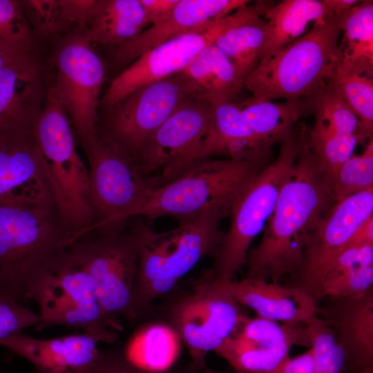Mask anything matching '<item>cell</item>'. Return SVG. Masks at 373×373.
<instances>
[{"label": "cell", "mask_w": 373, "mask_h": 373, "mask_svg": "<svg viewBox=\"0 0 373 373\" xmlns=\"http://www.w3.org/2000/svg\"><path fill=\"white\" fill-rule=\"evenodd\" d=\"M373 216V189L337 201L312 231L305 247L294 287L320 300L323 274L331 260L350 242L361 226Z\"/></svg>", "instance_id": "2e32d148"}, {"label": "cell", "mask_w": 373, "mask_h": 373, "mask_svg": "<svg viewBox=\"0 0 373 373\" xmlns=\"http://www.w3.org/2000/svg\"><path fill=\"white\" fill-rule=\"evenodd\" d=\"M248 2L246 0H180L164 21L118 46L115 57L122 64L134 61L149 49L209 21L223 18Z\"/></svg>", "instance_id": "44dd1931"}, {"label": "cell", "mask_w": 373, "mask_h": 373, "mask_svg": "<svg viewBox=\"0 0 373 373\" xmlns=\"http://www.w3.org/2000/svg\"><path fill=\"white\" fill-rule=\"evenodd\" d=\"M78 240L55 207L0 206V294L29 300Z\"/></svg>", "instance_id": "7a4b0ae2"}, {"label": "cell", "mask_w": 373, "mask_h": 373, "mask_svg": "<svg viewBox=\"0 0 373 373\" xmlns=\"http://www.w3.org/2000/svg\"><path fill=\"white\" fill-rule=\"evenodd\" d=\"M90 191L97 221L93 231L107 233L126 227L127 220L151 191L133 155L109 135L98 131L85 150Z\"/></svg>", "instance_id": "9c48e42d"}, {"label": "cell", "mask_w": 373, "mask_h": 373, "mask_svg": "<svg viewBox=\"0 0 373 373\" xmlns=\"http://www.w3.org/2000/svg\"><path fill=\"white\" fill-rule=\"evenodd\" d=\"M0 373H1V372H0Z\"/></svg>", "instance_id": "c3c4849f"}, {"label": "cell", "mask_w": 373, "mask_h": 373, "mask_svg": "<svg viewBox=\"0 0 373 373\" xmlns=\"http://www.w3.org/2000/svg\"><path fill=\"white\" fill-rule=\"evenodd\" d=\"M99 341L84 332L39 339L22 332L0 341V345L32 363L39 373H82L97 358Z\"/></svg>", "instance_id": "ffe728a7"}, {"label": "cell", "mask_w": 373, "mask_h": 373, "mask_svg": "<svg viewBox=\"0 0 373 373\" xmlns=\"http://www.w3.org/2000/svg\"><path fill=\"white\" fill-rule=\"evenodd\" d=\"M211 104L188 99L151 135L135 156L151 190L182 175L209 158Z\"/></svg>", "instance_id": "8fae6325"}, {"label": "cell", "mask_w": 373, "mask_h": 373, "mask_svg": "<svg viewBox=\"0 0 373 373\" xmlns=\"http://www.w3.org/2000/svg\"><path fill=\"white\" fill-rule=\"evenodd\" d=\"M334 202L332 184L305 133L302 151L280 190L262 238L247 253L245 278L278 283L287 276L295 278L312 231Z\"/></svg>", "instance_id": "6da1fadb"}, {"label": "cell", "mask_w": 373, "mask_h": 373, "mask_svg": "<svg viewBox=\"0 0 373 373\" xmlns=\"http://www.w3.org/2000/svg\"><path fill=\"white\" fill-rule=\"evenodd\" d=\"M313 111L315 118L324 122L338 132L355 136L359 143L367 139L370 140L332 79L315 97Z\"/></svg>", "instance_id": "d6a6232c"}, {"label": "cell", "mask_w": 373, "mask_h": 373, "mask_svg": "<svg viewBox=\"0 0 373 373\" xmlns=\"http://www.w3.org/2000/svg\"><path fill=\"white\" fill-rule=\"evenodd\" d=\"M20 3L32 32L50 36L73 28L65 0H23Z\"/></svg>", "instance_id": "d590c367"}, {"label": "cell", "mask_w": 373, "mask_h": 373, "mask_svg": "<svg viewBox=\"0 0 373 373\" xmlns=\"http://www.w3.org/2000/svg\"><path fill=\"white\" fill-rule=\"evenodd\" d=\"M40 321L33 312L10 298L0 294V341L36 326Z\"/></svg>", "instance_id": "f35d334b"}, {"label": "cell", "mask_w": 373, "mask_h": 373, "mask_svg": "<svg viewBox=\"0 0 373 373\" xmlns=\"http://www.w3.org/2000/svg\"><path fill=\"white\" fill-rule=\"evenodd\" d=\"M357 373H372V367H366Z\"/></svg>", "instance_id": "bcb514c9"}, {"label": "cell", "mask_w": 373, "mask_h": 373, "mask_svg": "<svg viewBox=\"0 0 373 373\" xmlns=\"http://www.w3.org/2000/svg\"><path fill=\"white\" fill-rule=\"evenodd\" d=\"M240 9L209 21L194 30L149 49L115 77L100 98L105 111L146 85L173 75L185 68L207 46L239 17Z\"/></svg>", "instance_id": "5bb4252c"}, {"label": "cell", "mask_w": 373, "mask_h": 373, "mask_svg": "<svg viewBox=\"0 0 373 373\" xmlns=\"http://www.w3.org/2000/svg\"><path fill=\"white\" fill-rule=\"evenodd\" d=\"M311 330L306 325H291L260 317L243 316L235 334L215 352L236 373L270 371L289 356L294 345L310 348Z\"/></svg>", "instance_id": "e0dca14e"}, {"label": "cell", "mask_w": 373, "mask_h": 373, "mask_svg": "<svg viewBox=\"0 0 373 373\" xmlns=\"http://www.w3.org/2000/svg\"><path fill=\"white\" fill-rule=\"evenodd\" d=\"M70 252L85 267L99 305L108 316L137 318L134 287L137 269V229L131 227L82 238Z\"/></svg>", "instance_id": "7c38bea8"}, {"label": "cell", "mask_w": 373, "mask_h": 373, "mask_svg": "<svg viewBox=\"0 0 373 373\" xmlns=\"http://www.w3.org/2000/svg\"><path fill=\"white\" fill-rule=\"evenodd\" d=\"M345 355L341 346L336 342L331 358L325 368L318 373H341L345 363Z\"/></svg>", "instance_id": "f6af8a7d"}, {"label": "cell", "mask_w": 373, "mask_h": 373, "mask_svg": "<svg viewBox=\"0 0 373 373\" xmlns=\"http://www.w3.org/2000/svg\"><path fill=\"white\" fill-rule=\"evenodd\" d=\"M225 218L213 212L179 222L172 230L156 232L142 222L137 229V269L134 307L137 317L157 298L169 292L201 259L216 254Z\"/></svg>", "instance_id": "3957f363"}, {"label": "cell", "mask_w": 373, "mask_h": 373, "mask_svg": "<svg viewBox=\"0 0 373 373\" xmlns=\"http://www.w3.org/2000/svg\"><path fill=\"white\" fill-rule=\"evenodd\" d=\"M342 15L316 23L304 35L261 60L245 78L243 88L253 97L265 101L315 98L334 77L341 61Z\"/></svg>", "instance_id": "277c9868"}, {"label": "cell", "mask_w": 373, "mask_h": 373, "mask_svg": "<svg viewBox=\"0 0 373 373\" xmlns=\"http://www.w3.org/2000/svg\"><path fill=\"white\" fill-rule=\"evenodd\" d=\"M30 299L39 307L37 330L66 325L84 329L99 342L111 343L122 329L117 318L102 308L90 274L70 249L55 269L33 288Z\"/></svg>", "instance_id": "ba28073f"}, {"label": "cell", "mask_w": 373, "mask_h": 373, "mask_svg": "<svg viewBox=\"0 0 373 373\" xmlns=\"http://www.w3.org/2000/svg\"><path fill=\"white\" fill-rule=\"evenodd\" d=\"M306 140L332 186L339 169L359 143L355 136L338 132L317 118L314 126L306 129Z\"/></svg>", "instance_id": "1f68e13d"}, {"label": "cell", "mask_w": 373, "mask_h": 373, "mask_svg": "<svg viewBox=\"0 0 373 373\" xmlns=\"http://www.w3.org/2000/svg\"><path fill=\"white\" fill-rule=\"evenodd\" d=\"M373 189V140L362 154L352 155L339 169L333 182L336 202Z\"/></svg>", "instance_id": "e575fe53"}, {"label": "cell", "mask_w": 373, "mask_h": 373, "mask_svg": "<svg viewBox=\"0 0 373 373\" xmlns=\"http://www.w3.org/2000/svg\"><path fill=\"white\" fill-rule=\"evenodd\" d=\"M175 74L189 99L210 104L232 102L243 88V80L227 57L213 43Z\"/></svg>", "instance_id": "cb8c5ba5"}, {"label": "cell", "mask_w": 373, "mask_h": 373, "mask_svg": "<svg viewBox=\"0 0 373 373\" xmlns=\"http://www.w3.org/2000/svg\"><path fill=\"white\" fill-rule=\"evenodd\" d=\"M345 102L371 139L373 132L372 76L336 72L332 79Z\"/></svg>", "instance_id": "836d02e7"}, {"label": "cell", "mask_w": 373, "mask_h": 373, "mask_svg": "<svg viewBox=\"0 0 373 373\" xmlns=\"http://www.w3.org/2000/svg\"><path fill=\"white\" fill-rule=\"evenodd\" d=\"M43 170L61 218L79 239L97 221L89 173L77 153L72 124L51 88L32 128Z\"/></svg>", "instance_id": "5b68a950"}, {"label": "cell", "mask_w": 373, "mask_h": 373, "mask_svg": "<svg viewBox=\"0 0 373 373\" xmlns=\"http://www.w3.org/2000/svg\"><path fill=\"white\" fill-rule=\"evenodd\" d=\"M48 90L34 57L0 69V139L32 133Z\"/></svg>", "instance_id": "d6986e66"}, {"label": "cell", "mask_w": 373, "mask_h": 373, "mask_svg": "<svg viewBox=\"0 0 373 373\" xmlns=\"http://www.w3.org/2000/svg\"><path fill=\"white\" fill-rule=\"evenodd\" d=\"M305 134V128L294 131L280 143L277 157L253 178L233 204L229 227L209 269L217 280L230 282L245 266L251 244L265 229L280 190L302 151Z\"/></svg>", "instance_id": "52a82bcc"}, {"label": "cell", "mask_w": 373, "mask_h": 373, "mask_svg": "<svg viewBox=\"0 0 373 373\" xmlns=\"http://www.w3.org/2000/svg\"><path fill=\"white\" fill-rule=\"evenodd\" d=\"M148 26L140 0H97L82 37L90 42L119 46Z\"/></svg>", "instance_id": "83f0119b"}, {"label": "cell", "mask_w": 373, "mask_h": 373, "mask_svg": "<svg viewBox=\"0 0 373 373\" xmlns=\"http://www.w3.org/2000/svg\"><path fill=\"white\" fill-rule=\"evenodd\" d=\"M225 283L238 304L254 310L258 317L298 325L307 324L317 315V303L299 287L261 278H244Z\"/></svg>", "instance_id": "7402d4cb"}, {"label": "cell", "mask_w": 373, "mask_h": 373, "mask_svg": "<svg viewBox=\"0 0 373 373\" xmlns=\"http://www.w3.org/2000/svg\"><path fill=\"white\" fill-rule=\"evenodd\" d=\"M271 148L252 131L236 103L211 104L207 157L225 155L237 160L271 161Z\"/></svg>", "instance_id": "d4e9b609"}, {"label": "cell", "mask_w": 373, "mask_h": 373, "mask_svg": "<svg viewBox=\"0 0 373 373\" xmlns=\"http://www.w3.org/2000/svg\"><path fill=\"white\" fill-rule=\"evenodd\" d=\"M272 3L258 1L251 6L240 7L238 19L213 42L227 57L243 81L260 61L267 24L263 14Z\"/></svg>", "instance_id": "484cf974"}, {"label": "cell", "mask_w": 373, "mask_h": 373, "mask_svg": "<svg viewBox=\"0 0 373 373\" xmlns=\"http://www.w3.org/2000/svg\"><path fill=\"white\" fill-rule=\"evenodd\" d=\"M341 61L336 70L372 76L373 1H360L341 18Z\"/></svg>", "instance_id": "f1b7e54d"}, {"label": "cell", "mask_w": 373, "mask_h": 373, "mask_svg": "<svg viewBox=\"0 0 373 373\" xmlns=\"http://www.w3.org/2000/svg\"><path fill=\"white\" fill-rule=\"evenodd\" d=\"M314 358L311 347L302 354L283 361L273 370L260 373H313Z\"/></svg>", "instance_id": "60d3db41"}, {"label": "cell", "mask_w": 373, "mask_h": 373, "mask_svg": "<svg viewBox=\"0 0 373 373\" xmlns=\"http://www.w3.org/2000/svg\"><path fill=\"white\" fill-rule=\"evenodd\" d=\"M236 104L255 135L272 147L289 137L308 107L314 108L313 99L274 102L251 97Z\"/></svg>", "instance_id": "f546056e"}, {"label": "cell", "mask_w": 373, "mask_h": 373, "mask_svg": "<svg viewBox=\"0 0 373 373\" xmlns=\"http://www.w3.org/2000/svg\"><path fill=\"white\" fill-rule=\"evenodd\" d=\"M271 161L206 158L176 180L151 190L132 217L153 220L169 216L181 222L213 212L228 218L249 182Z\"/></svg>", "instance_id": "8992f818"}, {"label": "cell", "mask_w": 373, "mask_h": 373, "mask_svg": "<svg viewBox=\"0 0 373 373\" xmlns=\"http://www.w3.org/2000/svg\"><path fill=\"white\" fill-rule=\"evenodd\" d=\"M180 339L169 325L153 324L139 330L125 349L126 358L143 370L161 372L169 370L180 352Z\"/></svg>", "instance_id": "4dcf8cb0"}, {"label": "cell", "mask_w": 373, "mask_h": 373, "mask_svg": "<svg viewBox=\"0 0 373 373\" xmlns=\"http://www.w3.org/2000/svg\"><path fill=\"white\" fill-rule=\"evenodd\" d=\"M57 73L51 87L67 113L84 150L98 135L97 107L104 77L103 64L81 34L66 39L55 54Z\"/></svg>", "instance_id": "4fadbf2b"}, {"label": "cell", "mask_w": 373, "mask_h": 373, "mask_svg": "<svg viewBox=\"0 0 373 373\" xmlns=\"http://www.w3.org/2000/svg\"><path fill=\"white\" fill-rule=\"evenodd\" d=\"M0 206L55 207L32 133L0 139Z\"/></svg>", "instance_id": "ac0fdd59"}, {"label": "cell", "mask_w": 373, "mask_h": 373, "mask_svg": "<svg viewBox=\"0 0 373 373\" xmlns=\"http://www.w3.org/2000/svg\"><path fill=\"white\" fill-rule=\"evenodd\" d=\"M143 6L148 25H156L164 21L180 0H140Z\"/></svg>", "instance_id": "b9f144b4"}, {"label": "cell", "mask_w": 373, "mask_h": 373, "mask_svg": "<svg viewBox=\"0 0 373 373\" xmlns=\"http://www.w3.org/2000/svg\"><path fill=\"white\" fill-rule=\"evenodd\" d=\"M0 40L32 51L33 32L20 1L0 0Z\"/></svg>", "instance_id": "74e56055"}, {"label": "cell", "mask_w": 373, "mask_h": 373, "mask_svg": "<svg viewBox=\"0 0 373 373\" xmlns=\"http://www.w3.org/2000/svg\"><path fill=\"white\" fill-rule=\"evenodd\" d=\"M82 373H191L186 367L183 370H166L161 372H149L131 363L124 354L115 350L100 351L96 361Z\"/></svg>", "instance_id": "ab89813d"}, {"label": "cell", "mask_w": 373, "mask_h": 373, "mask_svg": "<svg viewBox=\"0 0 373 373\" xmlns=\"http://www.w3.org/2000/svg\"><path fill=\"white\" fill-rule=\"evenodd\" d=\"M372 286L373 264L360 263L323 285L320 300L323 298L358 300L373 288Z\"/></svg>", "instance_id": "8d00e7d4"}, {"label": "cell", "mask_w": 373, "mask_h": 373, "mask_svg": "<svg viewBox=\"0 0 373 373\" xmlns=\"http://www.w3.org/2000/svg\"><path fill=\"white\" fill-rule=\"evenodd\" d=\"M243 316L226 283L217 280L209 269L191 292L174 303L169 325L189 350L186 369L191 373L205 368L207 354L235 334Z\"/></svg>", "instance_id": "30bf717a"}, {"label": "cell", "mask_w": 373, "mask_h": 373, "mask_svg": "<svg viewBox=\"0 0 373 373\" xmlns=\"http://www.w3.org/2000/svg\"><path fill=\"white\" fill-rule=\"evenodd\" d=\"M263 15L267 24L260 61L304 35L309 23L315 24L328 17L322 0H283L276 4L272 3Z\"/></svg>", "instance_id": "4316f807"}, {"label": "cell", "mask_w": 373, "mask_h": 373, "mask_svg": "<svg viewBox=\"0 0 373 373\" xmlns=\"http://www.w3.org/2000/svg\"><path fill=\"white\" fill-rule=\"evenodd\" d=\"M32 57V51L0 40V69Z\"/></svg>", "instance_id": "7bdbcfd3"}, {"label": "cell", "mask_w": 373, "mask_h": 373, "mask_svg": "<svg viewBox=\"0 0 373 373\" xmlns=\"http://www.w3.org/2000/svg\"><path fill=\"white\" fill-rule=\"evenodd\" d=\"M189 99L176 74L142 86L106 111L102 132L134 157L151 135Z\"/></svg>", "instance_id": "9a60e30c"}, {"label": "cell", "mask_w": 373, "mask_h": 373, "mask_svg": "<svg viewBox=\"0 0 373 373\" xmlns=\"http://www.w3.org/2000/svg\"><path fill=\"white\" fill-rule=\"evenodd\" d=\"M329 299L321 318L334 331L345 362L357 372L372 367L373 288L358 300Z\"/></svg>", "instance_id": "603a6c76"}, {"label": "cell", "mask_w": 373, "mask_h": 373, "mask_svg": "<svg viewBox=\"0 0 373 373\" xmlns=\"http://www.w3.org/2000/svg\"><path fill=\"white\" fill-rule=\"evenodd\" d=\"M203 373H222V372H216V371H214V370H210V369H208V368L205 367L204 369Z\"/></svg>", "instance_id": "7dc6e473"}, {"label": "cell", "mask_w": 373, "mask_h": 373, "mask_svg": "<svg viewBox=\"0 0 373 373\" xmlns=\"http://www.w3.org/2000/svg\"><path fill=\"white\" fill-rule=\"evenodd\" d=\"M327 17L341 16L354 6L360 2L358 0H322Z\"/></svg>", "instance_id": "ee69618b"}]
</instances>
